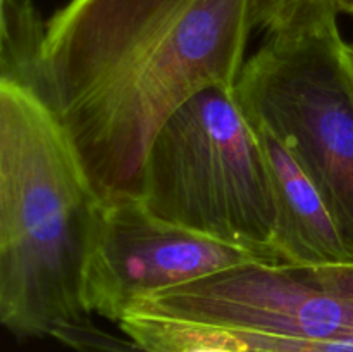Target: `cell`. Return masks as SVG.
<instances>
[{
	"instance_id": "obj_13",
	"label": "cell",
	"mask_w": 353,
	"mask_h": 352,
	"mask_svg": "<svg viewBox=\"0 0 353 352\" xmlns=\"http://www.w3.org/2000/svg\"><path fill=\"white\" fill-rule=\"evenodd\" d=\"M334 3H336L338 12L353 16V0H334Z\"/></svg>"
},
{
	"instance_id": "obj_11",
	"label": "cell",
	"mask_w": 353,
	"mask_h": 352,
	"mask_svg": "<svg viewBox=\"0 0 353 352\" xmlns=\"http://www.w3.org/2000/svg\"><path fill=\"white\" fill-rule=\"evenodd\" d=\"M312 0H255L254 23L265 33L281 30Z\"/></svg>"
},
{
	"instance_id": "obj_3",
	"label": "cell",
	"mask_w": 353,
	"mask_h": 352,
	"mask_svg": "<svg viewBox=\"0 0 353 352\" xmlns=\"http://www.w3.org/2000/svg\"><path fill=\"white\" fill-rule=\"evenodd\" d=\"M138 199L159 219L279 266L268 155L234 88L202 90L159 128Z\"/></svg>"
},
{
	"instance_id": "obj_7",
	"label": "cell",
	"mask_w": 353,
	"mask_h": 352,
	"mask_svg": "<svg viewBox=\"0 0 353 352\" xmlns=\"http://www.w3.org/2000/svg\"><path fill=\"white\" fill-rule=\"evenodd\" d=\"M254 128L268 155L274 185L278 264L299 269L353 264L340 230L312 182L274 135Z\"/></svg>"
},
{
	"instance_id": "obj_2",
	"label": "cell",
	"mask_w": 353,
	"mask_h": 352,
	"mask_svg": "<svg viewBox=\"0 0 353 352\" xmlns=\"http://www.w3.org/2000/svg\"><path fill=\"white\" fill-rule=\"evenodd\" d=\"M102 199L54 110L0 79V321L76 352H141L97 326L85 278Z\"/></svg>"
},
{
	"instance_id": "obj_1",
	"label": "cell",
	"mask_w": 353,
	"mask_h": 352,
	"mask_svg": "<svg viewBox=\"0 0 353 352\" xmlns=\"http://www.w3.org/2000/svg\"><path fill=\"white\" fill-rule=\"evenodd\" d=\"M255 0H69L47 21L38 95L102 200L138 197L148 147L186 100L234 88Z\"/></svg>"
},
{
	"instance_id": "obj_14",
	"label": "cell",
	"mask_w": 353,
	"mask_h": 352,
	"mask_svg": "<svg viewBox=\"0 0 353 352\" xmlns=\"http://www.w3.org/2000/svg\"><path fill=\"white\" fill-rule=\"evenodd\" d=\"M348 50H350V59H352V66H353V43H350Z\"/></svg>"
},
{
	"instance_id": "obj_9",
	"label": "cell",
	"mask_w": 353,
	"mask_h": 352,
	"mask_svg": "<svg viewBox=\"0 0 353 352\" xmlns=\"http://www.w3.org/2000/svg\"><path fill=\"white\" fill-rule=\"evenodd\" d=\"M119 328L141 352H240L214 331L140 313H126Z\"/></svg>"
},
{
	"instance_id": "obj_5",
	"label": "cell",
	"mask_w": 353,
	"mask_h": 352,
	"mask_svg": "<svg viewBox=\"0 0 353 352\" xmlns=\"http://www.w3.org/2000/svg\"><path fill=\"white\" fill-rule=\"evenodd\" d=\"M128 313L269 337L353 338V300L334 295L302 269L248 262L150 293Z\"/></svg>"
},
{
	"instance_id": "obj_12",
	"label": "cell",
	"mask_w": 353,
	"mask_h": 352,
	"mask_svg": "<svg viewBox=\"0 0 353 352\" xmlns=\"http://www.w3.org/2000/svg\"><path fill=\"white\" fill-rule=\"evenodd\" d=\"M312 282L334 295L353 300V264L330 266L319 269H302Z\"/></svg>"
},
{
	"instance_id": "obj_4",
	"label": "cell",
	"mask_w": 353,
	"mask_h": 352,
	"mask_svg": "<svg viewBox=\"0 0 353 352\" xmlns=\"http://www.w3.org/2000/svg\"><path fill=\"white\" fill-rule=\"evenodd\" d=\"M334 0L268 33L234 83L254 126L274 135L330 209L353 261V66Z\"/></svg>"
},
{
	"instance_id": "obj_8",
	"label": "cell",
	"mask_w": 353,
	"mask_h": 352,
	"mask_svg": "<svg viewBox=\"0 0 353 352\" xmlns=\"http://www.w3.org/2000/svg\"><path fill=\"white\" fill-rule=\"evenodd\" d=\"M43 23L31 0H0V79L30 86L40 83Z\"/></svg>"
},
{
	"instance_id": "obj_6",
	"label": "cell",
	"mask_w": 353,
	"mask_h": 352,
	"mask_svg": "<svg viewBox=\"0 0 353 352\" xmlns=\"http://www.w3.org/2000/svg\"><path fill=\"white\" fill-rule=\"evenodd\" d=\"M248 262L257 255L159 219L138 197L102 200L85 278L92 314L119 323L140 299Z\"/></svg>"
},
{
	"instance_id": "obj_10",
	"label": "cell",
	"mask_w": 353,
	"mask_h": 352,
	"mask_svg": "<svg viewBox=\"0 0 353 352\" xmlns=\"http://www.w3.org/2000/svg\"><path fill=\"white\" fill-rule=\"evenodd\" d=\"M231 340L240 352H353V338L307 340L231 331Z\"/></svg>"
}]
</instances>
